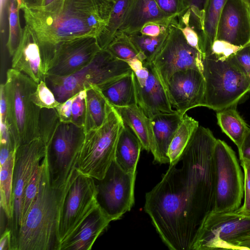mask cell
Wrapping results in <instances>:
<instances>
[{
    "label": "cell",
    "mask_w": 250,
    "mask_h": 250,
    "mask_svg": "<svg viewBox=\"0 0 250 250\" xmlns=\"http://www.w3.org/2000/svg\"><path fill=\"white\" fill-rule=\"evenodd\" d=\"M250 250V215L235 211H212L207 218L193 250Z\"/></svg>",
    "instance_id": "ba28073f"
},
{
    "label": "cell",
    "mask_w": 250,
    "mask_h": 250,
    "mask_svg": "<svg viewBox=\"0 0 250 250\" xmlns=\"http://www.w3.org/2000/svg\"><path fill=\"white\" fill-rule=\"evenodd\" d=\"M86 89L74 95L72 104V123L83 127L86 103Z\"/></svg>",
    "instance_id": "74e56055"
},
{
    "label": "cell",
    "mask_w": 250,
    "mask_h": 250,
    "mask_svg": "<svg viewBox=\"0 0 250 250\" xmlns=\"http://www.w3.org/2000/svg\"><path fill=\"white\" fill-rule=\"evenodd\" d=\"M177 18L166 14L155 0H130L118 31L131 35L139 33L147 22L174 21Z\"/></svg>",
    "instance_id": "7402d4cb"
},
{
    "label": "cell",
    "mask_w": 250,
    "mask_h": 250,
    "mask_svg": "<svg viewBox=\"0 0 250 250\" xmlns=\"http://www.w3.org/2000/svg\"><path fill=\"white\" fill-rule=\"evenodd\" d=\"M0 250H12V233L7 227L1 234Z\"/></svg>",
    "instance_id": "7dc6e473"
},
{
    "label": "cell",
    "mask_w": 250,
    "mask_h": 250,
    "mask_svg": "<svg viewBox=\"0 0 250 250\" xmlns=\"http://www.w3.org/2000/svg\"><path fill=\"white\" fill-rule=\"evenodd\" d=\"M234 56L250 82V43L239 49Z\"/></svg>",
    "instance_id": "ee69618b"
},
{
    "label": "cell",
    "mask_w": 250,
    "mask_h": 250,
    "mask_svg": "<svg viewBox=\"0 0 250 250\" xmlns=\"http://www.w3.org/2000/svg\"><path fill=\"white\" fill-rule=\"evenodd\" d=\"M190 10V20L194 22L195 29L199 31L204 9L207 0H184Z\"/></svg>",
    "instance_id": "7bdbcfd3"
},
{
    "label": "cell",
    "mask_w": 250,
    "mask_h": 250,
    "mask_svg": "<svg viewBox=\"0 0 250 250\" xmlns=\"http://www.w3.org/2000/svg\"><path fill=\"white\" fill-rule=\"evenodd\" d=\"M98 206L95 179L76 170L60 210L57 226L59 246Z\"/></svg>",
    "instance_id": "30bf717a"
},
{
    "label": "cell",
    "mask_w": 250,
    "mask_h": 250,
    "mask_svg": "<svg viewBox=\"0 0 250 250\" xmlns=\"http://www.w3.org/2000/svg\"><path fill=\"white\" fill-rule=\"evenodd\" d=\"M37 85L24 73L12 68L7 71L3 84L7 124L17 148L39 138L41 108L31 100Z\"/></svg>",
    "instance_id": "277c9868"
},
{
    "label": "cell",
    "mask_w": 250,
    "mask_h": 250,
    "mask_svg": "<svg viewBox=\"0 0 250 250\" xmlns=\"http://www.w3.org/2000/svg\"><path fill=\"white\" fill-rule=\"evenodd\" d=\"M42 171V164L41 161V164L35 169L24 188L22 199L21 225L25 220L38 195Z\"/></svg>",
    "instance_id": "d590c367"
},
{
    "label": "cell",
    "mask_w": 250,
    "mask_h": 250,
    "mask_svg": "<svg viewBox=\"0 0 250 250\" xmlns=\"http://www.w3.org/2000/svg\"><path fill=\"white\" fill-rule=\"evenodd\" d=\"M216 40L243 47L250 43L248 4L244 0H228L218 22Z\"/></svg>",
    "instance_id": "ac0fdd59"
},
{
    "label": "cell",
    "mask_w": 250,
    "mask_h": 250,
    "mask_svg": "<svg viewBox=\"0 0 250 250\" xmlns=\"http://www.w3.org/2000/svg\"><path fill=\"white\" fill-rule=\"evenodd\" d=\"M115 0H54L40 6L19 5L38 42L47 74L57 46L82 37L98 38L107 26Z\"/></svg>",
    "instance_id": "7a4b0ae2"
},
{
    "label": "cell",
    "mask_w": 250,
    "mask_h": 250,
    "mask_svg": "<svg viewBox=\"0 0 250 250\" xmlns=\"http://www.w3.org/2000/svg\"><path fill=\"white\" fill-rule=\"evenodd\" d=\"M105 49L116 58L126 62L134 58H138L142 61L141 55L129 35L120 31H117L113 40Z\"/></svg>",
    "instance_id": "d6a6232c"
},
{
    "label": "cell",
    "mask_w": 250,
    "mask_h": 250,
    "mask_svg": "<svg viewBox=\"0 0 250 250\" xmlns=\"http://www.w3.org/2000/svg\"><path fill=\"white\" fill-rule=\"evenodd\" d=\"M130 0H115L107 26L97 38L101 49H105L119 30Z\"/></svg>",
    "instance_id": "1f68e13d"
},
{
    "label": "cell",
    "mask_w": 250,
    "mask_h": 250,
    "mask_svg": "<svg viewBox=\"0 0 250 250\" xmlns=\"http://www.w3.org/2000/svg\"><path fill=\"white\" fill-rule=\"evenodd\" d=\"M32 102L42 108H55L60 104L44 81H41L31 95Z\"/></svg>",
    "instance_id": "8d00e7d4"
},
{
    "label": "cell",
    "mask_w": 250,
    "mask_h": 250,
    "mask_svg": "<svg viewBox=\"0 0 250 250\" xmlns=\"http://www.w3.org/2000/svg\"><path fill=\"white\" fill-rule=\"evenodd\" d=\"M16 151L11 153L5 163L0 165V206L8 222L11 220L13 214V173Z\"/></svg>",
    "instance_id": "f1b7e54d"
},
{
    "label": "cell",
    "mask_w": 250,
    "mask_h": 250,
    "mask_svg": "<svg viewBox=\"0 0 250 250\" xmlns=\"http://www.w3.org/2000/svg\"><path fill=\"white\" fill-rule=\"evenodd\" d=\"M111 221L98 206L60 245L59 250H89Z\"/></svg>",
    "instance_id": "ffe728a7"
},
{
    "label": "cell",
    "mask_w": 250,
    "mask_h": 250,
    "mask_svg": "<svg viewBox=\"0 0 250 250\" xmlns=\"http://www.w3.org/2000/svg\"><path fill=\"white\" fill-rule=\"evenodd\" d=\"M177 19L174 21L147 22L142 27L139 33L151 37H157L165 32L167 29L170 24L176 21Z\"/></svg>",
    "instance_id": "b9f144b4"
},
{
    "label": "cell",
    "mask_w": 250,
    "mask_h": 250,
    "mask_svg": "<svg viewBox=\"0 0 250 250\" xmlns=\"http://www.w3.org/2000/svg\"><path fill=\"white\" fill-rule=\"evenodd\" d=\"M9 36L6 47L10 56L17 50L21 39L23 28L19 19V6L17 0H8Z\"/></svg>",
    "instance_id": "836d02e7"
},
{
    "label": "cell",
    "mask_w": 250,
    "mask_h": 250,
    "mask_svg": "<svg viewBox=\"0 0 250 250\" xmlns=\"http://www.w3.org/2000/svg\"><path fill=\"white\" fill-rule=\"evenodd\" d=\"M132 71L127 62L116 58L107 49H101L80 70L64 77L47 75L44 81L61 103L91 85L101 89Z\"/></svg>",
    "instance_id": "8992f818"
},
{
    "label": "cell",
    "mask_w": 250,
    "mask_h": 250,
    "mask_svg": "<svg viewBox=\"0 0 250 250\" xmlns=\"http://www.w3.org/2000/svg\"><path fill=\"white\" fill-rule=\"evenodd\" d=\"M199 126L198 122L185 114L169 145L168 155L172 163L183 152L192 133Z\"/></svg>",
    "instance_id": "4dcf8cb0"
},
{
    "label": "cell",
    "mask_w": 250,
    "mask_h": 250,
    "mask_svg": "<svg viewBox=\"0 0 250 250\" xmlns=\"http://www.w3.org/2000/svg\"><path fill=\"white\" fill-rule=\"evenodd\" d=\"M204 59L188 43L176 20L169 26L167 39L152 63L166 90L170 78L177 71L193 68L203 73Z\"/></svg>",
    "instance_id": "7c38bea8"
},
{
    "label": "cell",
    "mask_w": 250,
    "mask_h": 250,
    "mask_svg": "<svg viewBox=\"0 0 250 250\" xmlns=\"http://www.w3.org/2000/svg\"><path fill=\"white\" fill-rule=\"evenodd\" d=\"M134 72L138 105L149 118L159 113L175 111L152 63Z\"/></svg>",
    "instance_id": "e0dca14e"
},
{
    "label": "cell",
    "mask_w": 250,
    "mask_h": 250,
    "mask_svg": "<svg viewBox=\"0 0 250 250\" xmlns=\"http://www.w3.org/2000/svg\"><path fill=\"white\" fill-rule=\"evenodd\" d=\"M236 105L217 111L218 125L238 148L248 130L247 124L236 110Z\"/></svg>",
    "instance_id": "83f0119b"
},
{
    "label": "cell",
    "mask_w": 250,
    "mask_h": 250,
    "mask_svg": "<svg viewBox=\"0 0 250 250\" xmlns=\"http://www.w3.org/2000/svg\"><path fill=\"white\" fill-rule=\"evenodd\" d=\"M213 211H233L240 208L244 195V175L236 154L224 141L216 139L213 149Z\"/></svg>",
    "instance_id": "9c48e42d"
},
{
    "label": "cell",
    "mask_w": 250,
    "mask_h": 250,
    "mask_svg": "<svg viewBox=\"0 0 250 250\" xmlns=\"http://www.w3.org/2000/svg\"><path fill=\"white\" fill-rule=\"evenodd\" d=\"M166 14L178 18L188 9L184 0H155Z\"/></svg>",
    "instance_id": "ab89813d"
},
{
    "label": "cell",
    "mask_w": 250,
    "mask_h": 250,
    "mask_svg": "<svg viewBox=\"0 0 250 250\" xmlns=\"http://www.w3.org/2000/svg\"><path fill=\"white\" fill-rule=\"evenodd\" d=\"M244 170V195L243 205L236 212L250 215V163H241Z\"/></svg>",
    "instance_id": "60d3db41"
},
{
    "label": "cell",
    "mask_w": 250,
    "mask_h": 250,
    "mask_svg": "<svg viewBox=\"0 0 250 250\" xmlns=\"http://www.w3.org/2000/svg\"><path fill=\"white\" fill-rule=\"evenodd\" d=\"M168 28L165 32L157 37L148 36L139 33L129 35L140 54L143 63H150L154 60L167 39Z\"/></svg>",
    "instance_id": "f546056e"
},
{
    "label": "cell",
    "mask_w": 250,
    "mask_h": 250,
    "mask_svg": "<svg viewBox=\"0 0 250 250\" xmlns=\"http://www.w3.org/2000/svg\"><path fill=\"white\" fill-rule=\"evenodd\" d=\"M61 121L55 108H42L39 122V137L46 147L51 142Z\"/></svg>",
    "instance_id": "e575fe53"
},
{
    "label": "cell",
    "mask_w": 250,
    "mask_h": 250,
    "mask_svg": "<svg viewBox=\"0 0 250 250\" xmlns=\"http://www.w3.org/2000/svg\"><path fill=\"white\" fill-rule=\"evenodd\" d=\"M242 47L224 40H215L208 55H211L217 59H226L234 55Z\"/></svg>",
    "instance_id": "f35d334b"
},
{
    "label": "cell",
    "mask_w": 250,
    "mask_h": 250,
    "mask_svg": "<svg viewBox=\"0 0 250 250\" xmlns=\"http://www.w3.org/2000/svg\"><path fill=\"white\" fill-rule=\"evenodd\" d=\"M238 149L241 163H250V128L247 131Z\"/></svg>",
    "instance_id": "bcb514c9"
},
{
    "label": "cell",
    "mask_w": 250,
    "mask_h": 250,
    "mask_svg": "<svg viewBox=\"0 0 250 250\" xmlns=\"http://www.w3.org/2000/svg\"><path fill=\"white\" fill-rule=\"evenodd\" d=\"M19 6L24 4L29 7L40 6L44 4L45 0H17Z\"/></svg>",
    "instance_id": "681fc988"
},
{
    "label": "cell",
    "mask_w": 250,
    "mask_h": 250,
    "mask_svg": "<svg viewBox=\"0 0 250 250\" xmlns=\"http://www.w3.org/2000/svg\"><path fill=\"white\" fill-rule=\"evenodd\" d=\"M124 125L119 114L111 105L104 123L85 133L76 170L94 179H102L115 160L116 146Z\"/></svg>",
    "instance_id": "52a82bcc"
},
{
    "label": "cell",
    "mask_w": 250,
    "mask_h": 250,
    "mask_svg": "<svg viewBox=\"0 0 250 250\" xmlns=\"http://www.w3.org/2000/svg\"><path fill=\"white\" fill-rule=\"evenodd\" d=\"M247 3L250 4V0H244Z\"/></svg>",
    "instance_id": "db71d44e"
},
{
    "label": "cell",
    "mask_w": 250,
    "mask_h": 250,
    "mask_svg": "<svg viewBox=\"0 0 250 250\" xmlns=\"http://www.w3.org/2000/svg\"><path fill=\"white\" fill-rule=\"evenodd\" d=\"M227 0L206 1L199 30L204 58L210 53L212 44L216 40L219 19Z\"/></svg>",
    "instance_id": "484cf974"
},
{
    "label": "cell",
    "mask_w": 250,
    "mask_h": 250,
    "mask_svg": "<svg viewBox=\"0 0 250 250\" xmlns=\"http://www.w3.org/2000/svg\"><path fill=\"white\" fill-rule=\"evenodd\" d=\"M136 173L124 171L114 160L101 180L95 179L97 200L110 220L120 219L134 203Z\"/></svg>",
    "instance_id": "4fadbf2b"
},
{
    "label": "cell",
    "mask_w": 250,
    "mask_h": 250,
    "mask_svg": "<svg viewBox=\"0 0 250 250\" xmlns=\"http://www.w3.org/2000/svg\"><path fill=\"white\" fill-rule=\"evenodd\" d=\"M166 91L172 107L183 115L191 108L204 106L205 81L203 73L193 68L176 72L170 78Z\"/></svg>",
    "instance_id": "2e32d148"
},
{
    "label": "cell",
    "mask_w": 250,
    "mask_h": 250,
    "mask_svg": "<svg viewBox=\"0 0 250 250\" xmlns=\"http://www.w3.org/2000/svg\"><path fill=\"white\" fill-rule=\"evenodd\" d=\"M84 137L83 127L72 123L60 122L51 142L46 147L53 187H63L75 170Z\"/></svg>",
    "instance_id": "8fae6325"
},
{
    "label": "cell",
    "mask_w": 250,
    "mask_h": 250,
    "mask_svg": "<svg viewBox=\"0 0 250 250\" xmlns=\"http://www.w3.org/2000/svg\"><path fill=\"white\" fill-rule=\"evenodd\" d=\"M42 163L38 195L12 242V250H59L57 226L60 210L76 169L63 187L55 188L51 183L46 152Z\"/></svg>",
    "instance_id": "3957f363"
},
{
    "label": "cell",
    "mask_w": 250,
    "mask_h": 250,
    "mask_svg": "<svg viewBox=\"0 0 250 250\" xmlns=\"http://www.w3.org/2000/svg\"><path fill=\"white\" fill-rule=\"evenodd\" d=\"M203 65L204 106L218 111L236 106L250 92V82L234 55L217 59L208 55Z\"/></svg>",
    "instance_id": "5b68a950"
},
{
    "label": "cell",
    "mask_w": 250,
    "mask_h": 250,
    "mask_svg": "<svg viewBox=\"0 0 250 250\" xmlns=\"http://www.w3.org/2000/svg\"><path fill=\"white\" fill-rule=\"evenodd\" d=\"M249 13L250 19V4H248Z\"/></svg>",
    "instance_id": "f5cc1de1"
},
{
    "label": "cell",
    "mask_w": 250,
    "mask_h": 250,
    "mask_svg": "<svg viewBox=\"0 0 250 250\" xmlns=\"http://www.w3.org/2000/svg\"><path fill=\"white\" fill-rule=\"evenodd\" d=\"M74 97L60 103L55 108L61 122L72 123V104Z\"/></svg>",
    "instance_id": "f6af8a7d"
},
{
    "label": "cell",
    "mask_w": 250,
    "mask_h": 250,
    "mask_svg": "<svg viewBox=\"0 0 250 250\" xmlns=\"http://www.w3.org/2000/svg\"><path fill=\"white\" fill-rule=\"evenodd\" d=\"M101 50L95 37L62 42L57 47L47 75L64 77L74 74L88 64Z\"/></svg>",
    "instance_id": "9a60e30c"
},
{
    "label": "cell",
    "mask_w": 250,
    "mask_h": 250,
    "mask_svg": "<svg viewBox=\"0 0 250 250\" xmlns=\"http://www.w3.org/2000/svg\"><path fill=\"white\" fill-rule=\"evenodd\" d=\"M131 69L135 72L144 67L143 62L138 58H134L127 62Z\"/></svg>",
    "instance_id": "f907efd6"
},
{
    "label": "cell",
    "mask_w": 250,
    "mask_h": 250,
    "mask_svg": "<svg viewBox=\"0 0 250 250\" xmlns=\"http://www.w3.org/2000/svg\"><path fill=\"white\" fill-rule=\"evenodd\" d=\"M84 133L99 127L104 122L111 104L96 85L86 89Z\"/></svg>",
    "instance_id": "4316f807"
},
{
    "label": "cell",
    "mask_w": 250,
    "mask_h": 250,
    "mask_svg": "<svg viewBox=\"0 0 250 250\" xmlns=\"http://www.w3.org/2000/svg\"><path fill=\"white\" fill-rule=\"evenodd\" d=\"M12 68L27 75L38 84L44 81L47 75L38 42L26 25L23 28L20 43L12 56Z\"/></svg>",
    "instance_id": "d6986e66"
},
{
    "label": "cell",
    "mask_w": 250,
    "mask_h": 250,
    "mask_svg": "<svg viewBox=\"0 0 250 250\" xmlns=\"http://www.w3.org/2000/svg\"><path fill=\"white\" fill-rule=\"evenodd\" d=\"M114 108L124 123L128 126L138 137L143 148L147 151H151L153 145V138L150 119L146 115L138 104Z\"/></svg>",
    "instance_id": "cb8c5ba5"
},
{
    "label": "cell",
    "mask_w": 250,
    "mask_h": 250,
    "mask_svg": "<svg viewBox=\"0 0 250 250\" xmlns=\"http://www.w3.org/2000/svg\"><path fill=\"white\" fill-rule=\"evenodd\" d=\"M184 115L175 110L171 113H159L150 118L153 138L150 151L157 163H169L168 148Z\"/></svg>",
    "instance_id": "44dd1931"
},
{
    "label": "cell",
    "mask_w": 250,
    "mask_h": 250,
    "mask_svg": "<svg viewBox=\"0 0 250 250\" xmlns=\"http://www.w3.org/2000/svg\"><path fill=\"white\" fill-rule=\"evenodd\" d=\"M46 152V147L40 137L16 149L13 173V214L7 227L11 230L12 243L21 226L22 199L24 188Z\"/></svg>",
    "instance_id": "5bb4252c"
},
{
    "label": "cell",
    "mask_w": 250,
    "mask_h": 250,
    "mask_svg": "<svg viewBox=\"0 0 250 250\" xmlns=\"http://www.w3.org/2000/svg\"><path fill=\"white\" fill-rule=\"evenodd\" d=\"M54 0H45V3L44 5H47L50 3H51L52 1H53Z\"/></svg>",
    "instance_id": "816d5d0a"
},
{
    "label": "cell",
    "mask_w": 250,
    "mask_h": 250,
    "mask_svg": "<svg viewBox=\"0 0 250 250\" xmlns=\"http://www.w3.org/2000/svg\"><path fill=\"white\" fill-rule=\"evenodd\" d=\"M142 147L136 135L124 124L116 146L115 161L125 172L135 173Z\"/></svg>",
    "instance_id": "603a6c76"
},
{
    "label": "cell",
    "mask_w": 250,
    "mask_h": 250,
    "mask_svg": "<svg viewBox=\"0 0 250 250\" xmlns=\"http://www.w3.org/2000/svg\"><path fill=\"white\" fill-rule=\"evenodd\" d=\"M216 141L209 128L199 125L162 180L146 193L145 210L170 250H193L213 211Z\"/></svg>",
    "instance_id": "6da1fadb"
},
{
    "label": "cell",
    "mask_w": 250,
    "mask_h": 250,
    "mask_svg": "<svg viewBox=\"0 0 250 250\" xmlns=\"http://www.w3.org/2000/svg\"><path fill=\"white\" fill-rule=\"evenodd\" d=\"M0 146V165H2L7 161L11 153L15 151L16 149H12L7 146Z\"/></svg>",
    "instance_id": "c3c4849f"
},
{
    "label": "cell",
    "mask_w": 250,
    "mask_h": 250,
    "mask_svg": "<svg viewBox=\"0 0 250 250\" xmlns=\"http://www.w3.org/2000/svg\"><path fill=\"white\" fill-rule=\"evenodd\" d=\"M100 89L114 107L137 104L133 71L111 82Z\"/></svg>",
    "instance_id": "d4e9b609"
}]
</instances>
